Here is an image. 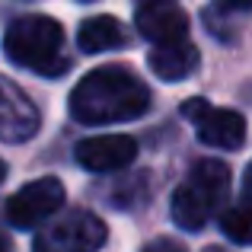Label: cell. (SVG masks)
I'll return each instance as SVG.
<instances>
[{"label":"cell","mask_w":252,"mask_h":252,"mask_svg":"<svg viewBox=\"0 0 252 252\" xmlns=\"http://www.w3.org/2000/svg\"><path fill=\"white\" fill-rule=\"evenodd\" d=\"M134 26L154 48L189 42V13L179 3H172V0L141 3L137 13H134Z\"/></svg>","instance_id":"obj_7"},{"label":"cell","mask_w":252,"mask_h":252,"mask_svg":"<svg viewBox=\"0 0 252 252\" xmlns=\"http://www.w3.org/2000/svg\"><path fill=\"white\" fill-rule=\"evenodd\" d=\"M80 3H93V0H80Z\"/></svg>","instance_id":"obj_20"},{"label":"cell","mask_w":252,"mask_h":252,"mask_svg":"<svg viewBox=\"0 0 252 252\" xmlns=\"http://www.w3.org/2000/svg\"><path fill=\"white\" fill-rule=\"evenodd\" d=\"M64 185L58 179H35V182L23 185L19 191H13L6 201V220L16 230H42L51 217L61 214L64 208Z\"/></svg>","instance_id":"obj_6"},{"label":"cell","mask_w":252,"mask_h":252,"mask_svg":"<svg viewBox=\"0 0 252 252\" xmlns=\"http://www.w3.org/2000/svg\"><path fill=\"white\" fill-rule=\"evenodd\" d=\"M3 179H6V163L0 160V182H3Z\"/></svg>","instance_id":"obj_17"},{"label":"cell","mask_w":252,"mask_h":252,"mask_svg":"<svg viewBox=\"0 0 252 252\" xmlns=\"http://www.w3.org/2000/svg\"><path fill=\"white\" fill-rule=\"evenodd\" d=\"M198 48L191 42H179V45H163V48H154L147 58V67L154 70L157 80L163 83H179L185 77H191L198 70Z\"/></svg>","instance_id":"obj_10"},{"label":"cell","mask_w":252,"mask_h":252,"mask_svg":"<svg viewBox=\"0 0 252 252\" xmlns=\"http://www.w3.org/2000/svg\"><path fill=\"white\" fill-rule=\"evenodd\" d=\"M137 157V144L128 134H99L86 137L74 147V160L90 172H115L125 169Z\"/></svg>","instance_id":"obj_9"},{"label":"cell","mask_w":252,"mask_h":252,"mask_svg":"<svg viewBox=\"0 0 252 252\" xmlns=\"http://www.w3.org/2000/svg\"><path fill=\"white\" fill-rule=\"evenodd\" d=\"M109 240V230L93 211L70 208L51 217L35 233L32 252H96Z\"/></svg>","instance_id":"obj_4"},{"label":"cell","mask_w":252,"mask_h":252,"mask_svg":"<svg viewBox=\"0 0 252 252\" xmlns=\"http://www.w3.org/2000/svg\"><path fill=\"white\" fill-rule=\"evenodd\" d=\"M182 115L195 125L198 141L214 150H240L246 144V118L233 109H217L208 99H185Z\"/></svg>","instance_id":"obj_5"},{"label":"cell","mask_w":252,"mask_h":252,"mask_svg":"<svg viewBox=\"0 0 252 252\" xmlns=\"http://www.w3.org/2000/svg\"><path fill=\"white\" fill-rule=\"evenodd\" d=\"M67 102L74 122L96 128V125L134 122V118L147 115L150 90L134 70L122 67V64H102L83 74V80H77Z\"/></svg>","instance_id":"obj_1"},{"label":"cell","mask_w":252,"mask_h":252,"mask_svg":"<svg viewBox=\"0 0 252 252\" xmlns=\"http://www.w3.org/2000/svg\"><path fill=\"white\" fill-rule=\"evenodd\" d=\"M137 3H154V0H137Z\"/></svg>","instance_id":"obj_19"},{"label":"cell","mask_w":252,"mask_h":252,"mask_svg":"<svg viewBox=\"0 0 252 252\" xmlns=\"http://www.w3.org/2000/svg\"><path fill=\"white\" fill-rule=\"evenodd\" d=\"M128 45V29L122 26V19L115 16H90L80 23L77 32V48L83 55H102V51H115Z\"/></svg>","instance_id":"obj_11"},{"label":"cell","mask_w":252,"mask_h":252,"mask_svg":"<svg viewBox=\"0 0 252 252\" xmlns=\"http://www.w3.org/2000/svg\"><path fill=\"white\" fill-rule=\"evenodd\" d=\"M243 191H246V198H252V163L243 172Z\"/></svg>","instance_id":"obj_15"},{"label":"cell","mask_w":252,"mask_h":252,"mask_svg":"<svg viewBox=\"0 0 252 252\" xmlns=\"http://www.w3.org/2000/svg\"><path fill=\"white\" fill-rule=\"evenodd\" d=\"M3 55L16 67L32 70L38 77H64L70 70V58L64 55V29L58 19L32 13L19 16L3 32Z\"/></svg>","instance_id":"obj_2"},{"label":"cell","mask_w":252,"mask_h":252,"mask_svg":"<svg viewBox=\"0 0 252 252\" xmlns=\"http://www.w3.org/2000/svg\"><path fill=\"white\" fill-rule=\"evenodd\" d=\"M0 252H13V243H10V240H6V236H3V233H0Z\"/></svg>","instance_id":"obj_16"},{"label":"cell","mask_w":252,"mask_h":252,"mask_svg":"<svg viewBox=\"0 0 252 252\" xmlns=\"http://www.w3.org/2000/svg\"><path fill=\"white\" fill-rule=\"evenodd\" d=\"M220 233L236 246H252V204H230L220 214Z\"/></svg>","instance_id":"obj_12"},{"label":"cell","mask_w":252,"mask_h":252,"mask_svg":"<svg viewBox=\"0 0 252 252\" xmlns=\"http://www.w3.org/2000/svg\"><path fill=\"white\" fill-rule=\"evenodd\" d=\"M217 3H220L227 13H233V10L246 13V10H252V0H217Z\"/></svg>","instance_id":"obj_14"},{"label":"cell","mask_w":252,"mask_h":252,"mask_svg":"<svg viewBox=\"0 0 252 252\" xmlns=\"http://www.w3.org/2000/svg\"><path fill=\"white\" fill-rule=\"evenodd\" d=\"M204 252H223V249H220V246H208Z\"/></svg>","instance_id":"obj_18"},{"label":"cell","mask_w":252,"mask_h":252,"mask_svg":"<svg viewBox=\"0 0 252 252\" xmlns=\"http://www.w3.org/2000/svg\"><path fill=\"white\" fill-rule=\"evenodd\" d=\"M227 195H230V166L223 160H214V157L198 160L172 195L176 227L189 230V233L201 230L214 217V211L227 201Z\"/></svg>","instance_id":"obj_3"},{"label":"cell","mask_w":252,"mask_h":252,"mask_svg":"<svg viewBox=\"0 0 252 252\" xmlns=\"http://www.w3.org/2000/svg\"><path fill=\"white\" fill-rule=\"evenodd\" d=\"M141 252H185V246L179 240H169V236H160V240H154V243H147Z\"/></svg>","instance_id":"obj_13"},{"label":"cell","mask_w":252,"mask_h":252,"mask_svg":"<svg viewBox=\"0 0 252 252\" xmlns=\"http://www.w3.org/2000/svg\"><path fill=\"white\" fill-rule=\"evenodd\" d=\"M42 115H38L35 102L26 96L13 80L0 74V141L3 144H23L35 137Z\"/></svg>","instance_id":"obj_8"}]
</instances>
